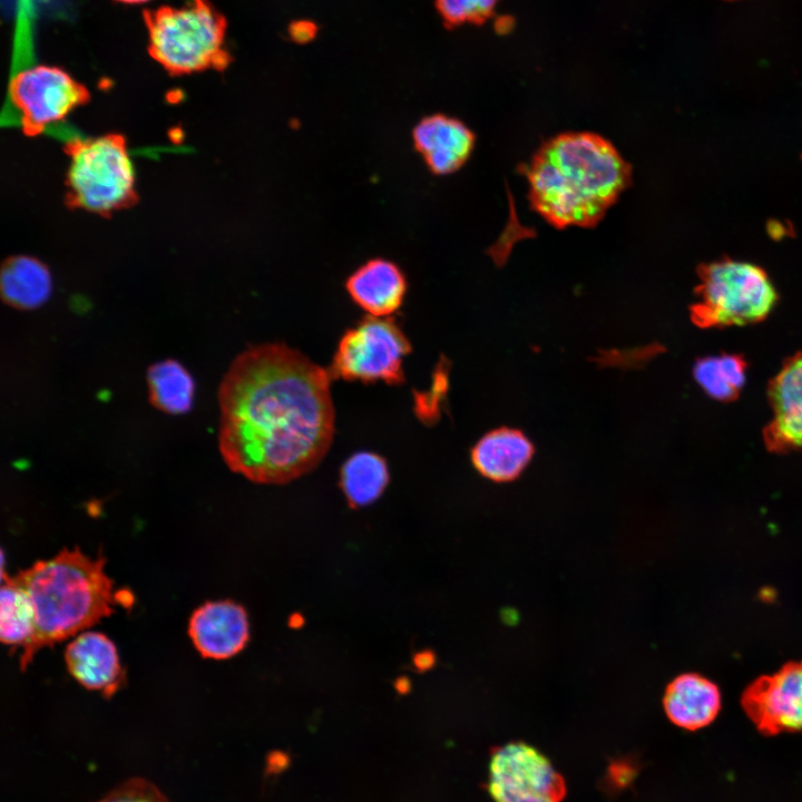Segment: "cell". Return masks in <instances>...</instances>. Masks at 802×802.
I'll list each match as a JSON object with an SVG mask.
<instances>
[{"label": "cell", "instance_id": "1", "mask_svg": "<svg viewBox=\"0 0 802 802\" xmlns=\"http://www.w3.org/2000/svg\"><path fill=\"white\" fill-rule=\"evenodd\" d=\"M331 375L284 343L251 346L218 389V448L250 481L284 485L314 470L331 448Z\"/></svg>", "mask_w": 802, "mask_h": 802}, {"label": "cell", "instance_id": "2", "mask_svg": "<svg viewBox=\"0 0 802 802\" xmlns=\"http://www.w3.org/2000/svg\"><path fill=\"white\" fill-rule=\"evenodd\" d=\"M532 209L556 228L593 227L632 183V166L594 133L559 134L526 167Z\"/></svg>", "mask_w": 802, "mask_h": 802}, {"label": "cell", "instance_id": "3", "mask_svg": "<svg viewBox=\"0 0 802 802\" xmlns=\"http://www.w3.org/2000/svg\"><path fill=\"white\" fill-rule=\"evenodd\" d=\"M102 557L63 548L8 579L23 588L35 609V632L22 648L25 669L38 651L81 632L114 613L117 602Z\"/></svg>", "mask_w": 802, "mask_h": 802}, {"label": "cell", "instance_id": "4", "mask_svg": "<svg viewBox=\"0 0 802 802\" xmlns=\"http://www.w3.org/2000/svg\"><path fill=\"white\" fill-rule=\"evenodd\" d=\"M148 52L172 75L222 70L231 60L226 22L208 0H187L144 12Z\"/></svg>", "mask_w": 802, "mask_h": 802}, {"label": "cell", "instance_id": "5", "mask_svg": "<svg viewBox=\"0 0 802 802\" xmlns=\"http://www.w3.org/2000/svg\"><path fill=\"white\" fill-rule=\"evenodd\" d=\"M697 275L691 319L700 327L756 323L766 319L777 302L766 271L756 264L723 258L700 265Z\"/></svg>", "mask_w": 802, "mask_h": 802}, {"label": "cell", "instance_id": "6", "mask_svg": "<svg viewBox=\"0 0 802 802\" xmlns=\"http://www.w3.org/2000/svg\"><path fill=\"white\" fill-rule=\"evenodd\" d=\"M67 153L68 199L72 206L110 214L134 203L135 168L121 135L74 139Z\"/></svg>", "mask_w": 802, "mask_h": 802}, {"label": "cell", "instance_id": "7", "mask_svg": "<svg viewBox=\"0 0 802 802\" xmlns=\"http://www.w3.org/2000/svg\"><path fill=\"white\" fill-rule=\"evenodd\" d=\"M410 352L411 344L393 319L366 315L341 336L327 371L332 380L402 384L403 360Z\"/></svg>", "mask_w": 802, "mask_h": 802}, {"label": "cell", "instance_id": "8", "mask_svg": "<svg viewBox=\"0 0 802 802\" xmlns=\"http://www.w3.org/2000/svg\"><path fill=\"white\" fill-rule=\"evenodd\" d=\"M9 95L27 134L42 133L89 99L87 88L61 68L38 65L19 70Z\"/></svg>", "mask_w": 802, "mask_h": 802}, {"label": "cell", "instance_id": "9", "mask_svg": "<svg viewBox=\"0 0 802 802\" xmlns=\"http://www.w3.org/2000/svg\"><path fill=\"white\" fill-rule=\"evenodd\" d=\"M488 791L495 802H561L566 784L536 747L510 742L491 752Z\"/></svg>", "mask_w": 802, "mask_h": 802}, {"label": "cell", "instance_id": "10", "mask_svg": "<svg viewBox=\"0 0 802 802\" xmlns=\"http://www.w3.org/2000/svg\"><path fill=\"white\" fill-rule=\"evenodd\" d=\"M742 706L766 735L802 730V661L756 678L743 693Z\"/></svg>", "mask_w": 802, "mask_h": 802}, {"label": "cell", "instance_id": "11", "mask_svg": "<svg viewBox=\"0 0 802 802\" xmlns=\"http://www.w3.org/2000/svg\"><path fill=\"white\" fill-rule=\"evenodd\" d=\"M773 417L764 429L765 446L773 452L802 448V352L785 360L767 387Z\"/></svg>", "mask_w": 802, "mask_h": 802}, {"label": "cell", "instance_id": "12", "mask_svg": "<svg viewBox=\"0 0 802 802\" xmlns=\"http://www.w3.org/2000/svg\"><path fill=\"white\" fill-rule=\"evenodd\" d=\"M188 633L203 657L226 659L248 642L247 614L232 600L207 602L193 613Z\"/></svg>", "mask_w": 802, "mask_h": 802}, {"label": "cell", "instance_id": "13", "mask_svg": "<svg viewBox=\"0 0 802 802\" xmlns=\"http://www.w3.org/2000/svg\"><path fill=\"white\" fill-rule=\"evenodd\" d=\"M70 675L84 687L111 697L124 684L125 674L114 643L104 634L85 632L65 652Z\"/></svg>", "mask_w": 802, "mask_h": 802}, {"label": "cell", "instance_id": "14", "mask_svg": "<svg viewBox=\"0 0 802 802\" xmlns=\"http://www.w3.org/2000/svg\"><path fill=\"white\" fill-rule=\"evenodd\" d=\"M475 134L460 120L444 115L422 119L413 130L415 148L438 175L460 169L475 147Z\"/></svg>", "mask_w": 802, "mask_h": 802}, {"label": "cell", "instance_id": "15", "mask_svg": "<svg viewBox=\"0 0 802 802\" xmlns=\"http://www.w3.org/2000/svg\"><path fill=\"white\" fill-rule=\"evenodd\" d=\"M346 290L369 315L388 317L402 305L407 282L393 263L372 260L349 277Z\"/></svg>", "mask_w": 802, "mask_h": 802}, {"label": "cell", "instance_id": "16", "mask_svg": "<svg viewBox=\"0 0 802 802\" xmlns=\"http://www.w3.org/2000/svg\"><path fill=\"white\" fill-rule=\"evenodd\" d=\"M663 705L672 723L695 731L714 721L721 708V694L713 682L687 673L667 685Z\"/></svg>", "mask_w": 802, "mask_h": 802}, {"label": "cell", "instance_id": "17", "mask_svg": "<svg viewBox=\"0 0 802 802\" xmlns=\"http://www.w3.org/2000/svg\"><path fill=\"white\" fill-rule=\"evenodd\" d=\"M530 441L519 431L498 429L483 436L473 447V466L495 481L516 478L532 456Z\"/></svg>", "mask_w": 802, "mask_h": 802}, {"label": "cell", "instance_id": "18", "mask_svg": "<svg viewBox=\"0 0 802 802\" xmlns=\"http://www.w3.org/2000/svg\"><path fill=\"white\" fill-rule=\"evenodd\" d=\"M52 278L48 267L39 260L19 255L6 261L1 270L3 301L20 310H33L49 299Z\"/></svg>", "mask_w": 802, "mask_h": 802}, {"label": "cell", "instance_id": "19", "mask_svg": "<svg viewBox=\"0 0 802 802\" xmlns=\"http://www.w3.org/2000/svg\"><path fill=\"white\" fill-rule=\"evenodd\" d=\"M387 461L378 453L361 451L349 457L340 471V487L352 508L375 501L389 482Z\"/></svg>", "mask_w": 802, "mask_h": 802}, {"label": "cell", "instance_id": "20", "mask_svg": "<svg viewBox=\"0 0 802 802\" xmlns=\"http://www.w3.org/2000/svg\"><path fill=\"white\" fill-rule=\"evenodd\" d=\"M149 400L158 410L182 414L190 410L195 383L189 372L177 361L167 359L147 371Z\"/></svg>", "mask_w": 802, "mask_h": 802}, {"label": "cell", "instance_id": "21", "mask_svg": "<svg viewBox=\"0 0 802 802\" xmlns=\"http://www.w3.org/2000/svg\"><path fill=\"white\" fill-rule=\"evenodd\" d=\"M694 379L712 399L735 400L744 383L746 362L737 354H721L698 359L693 369Z\"/></svg>", "mask_w": 802, "mask_h": 802}, {"label": "cell", "instance_id": "22", "mask_svg": "<svg viewBox=\"0 0 802 802\" xmlns=\"http://www.w3.org/2000/svg\"><path fill=\"white\" fill-rule=\"evenodd\" d=\"M35 632V609L27 591L8 578L1 587L0 637L9 646L29 643Z\"/></svg>", "mask_w": 802, "mask_h": 802}, {"label": "cell", "instance_id": "23", "mask_svg": "<svg viewBox=\"0 0 802 802\" xmlns=\"http://www.w3.org/2000/svg\"><path fill=\"white\" fill-rule=\"evenodd\" d=\"M498 0H437V7L449 25L479 23L493 11Z\"/></svg>", "mask_w": 802, "mask_h": 802}, {"label": "cell", "instance_id": "24", "mask_svg": "<svg viewBox=\"0 0 802 802\" xmlns=\"http://www.w3.org/2000/svg\"><path fill=\"white\" fill-rule=\"evenodd\" d=\"M97 802H168L167 798L149 781L129 779Z\"/></svg>", "mask_w": 802, "mask_h": 802}, {"label": "cell", "instance_id": "25", "mask_svg": "<svg viewBox=\"0 0 802 802\" xmlns=\"http://www.w3.org/2000/svg\"><path fill=\"white\" fill-rule=\"evenodd\" d=\"M316 26L307 20L295 21L290 27L291 37L301 43L307 42L314 38Z\"/></svg>", "mask_w": 802, "mask_h": 802}, {"label": "cell", "instance_id": "26", "mask_svg": "<svg viewBox=\"0 0 802 802\" xmlns=\"http://www.w3.org/2000/svg\"><path fill=\"white\" fill-rule=\"evenodd\" d=\"M418 659H415V664L418 667H422V664L424 663L426 668H428L430 665L433 664V656L430 653L420 654L418 655Z\"/></svg>", "mask_w": 802, "mask_h": 802}, {"label": "cell", "instance_id": "27", "mask_svg": "<svg viewBox=\"0 0 802 802\" xmlns=\"http://www.w3.org/2000/svg\"><path fill=\"white\" fill-rule=\"evenodd\" d=\"M115 1L126 3V4H140V3L148 2L150 0H115Z\"/></svg>", "mask_w": 802, "mask_h": 802}]
</instances>
